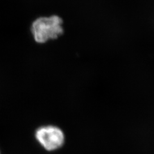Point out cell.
I'll list each match as a JSON object with an SVG mask.
<instances>
[{
  "instance_id": "6da1fadb",
  "label": "cell",
  "mask_w": 154,
  "mask_h": 154,
  "mask_svg": "<svg viewBox=\"0 0 154 154\" xmlns=\"http://www.w3.org/2000/svg\"><path fill=\"white\" fill-rule=\"evenodd\" d=\"M63 20L59 16L41 17L32 23V33L35 41L42 44L56 39L64 33Z\"/></svg>"
},
{
  "instance_id": "7a4b0ae2",
  "label": "cell",
  "mask_w": 154,
  "mask_h": 154,
  "mask_svg": "<svg viewBox=\"0 0 154 154\" xmlns=\"http://www.w3.org/2000/svg\"><path fill=\"white\" fill-rule=\"evenodd\" d=\"M35 138L48 151H54L61 148L65 141L64 132L60 128L53 125L38 128L35 132Z\"/></svg>"
}]
</instances>
